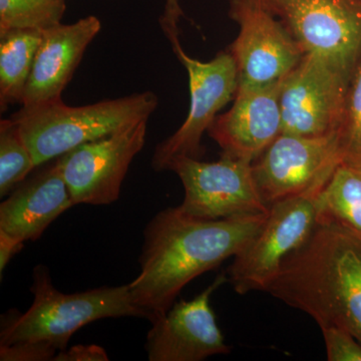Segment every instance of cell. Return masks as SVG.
Instances as JSON below:
<instances>
[{
    "mask_svg": "<svg viewBox=\"0 0 361 361\" xmlns=\"http://www.w3.org/2000/svg\"><path fill=\"white\" fill-rule=\"evenodd\" d=\"M268 213L203 220L167 208L145 228L140 274L130 283L133 301L151 323L174 305L188 283L234 258L260 231Z\"/></svg>",
    "mask_w": 361,
    "mask_h": 361,
    "instance_id": "obj_1",
    "label": "cell"
},
{
    "mask_svg": "<svg viewBox=\"0 0 361 361\" xmlns=\"http://www.w3.org/2000/svg\"><path fill=\"white\" fill-rule=\"evenodd\" d=\"M265 292L361 342V231L318 217L308 238L282 260Z\"/></svg>",
    "mask_w": 361,
    "mask_h": 361,
    "instance_id": "obj_2",
    "label": "cell"
},
{
    "mask_svg": "<svg viewBox=\"0 0 361 361\" xmlns=\"http://www.w3.org/2000/svg\"><path fill=\"white\" fill-rule=\"evenodd\" d=\"M33 302L25 313L11 310L1 317L0 345L20 341H45L59 351L78 329L104 318L137 317L148 320L133 301L130 285L104 286L66 294L52 283L44 265L33 269Z\"/></svg>",
    "mask_w": 361,
    "mask_h": 361,
    "instance_id": "obj_3",
    "label": "cell"
},
{
    "mask_svg": "<svg viewBox=\"0 0 361 361\" xmlns=\"http://www.w3.org/2000/svg\"><path fill=\"white\" fill-rule=\"evenodd\" d=\"M158 106V96L147 90L82 106L59 99L28 110L21 108L11 118L20 127L37 168L80 145L149 120Z\"/></svg>",
    "mask_w": 361,
    "mask_h": 361,
    "instance_id": "obj_4",
    "label": "cell"
},
{
    "mask_svg": "<svg viewBox=\"0 0 361 361\" xmlns=\"http://www.w3.org/2000/svg\"><path fill=\"white\" fill-rule=\"evenodd\" d=\"M325 184L316 185L269 207L260 231L235 256L228 268V281L237 293L265 292L282 260L314 229L318 196Z\"/></svg>",
    "mask_w": 361,
    "mask_h": 361,
    "instance_id": "obj_5",
    "label": "cell"
},
{
    "mask_svg": "<svg viewBox=\"0 0 361 361\" xmlns=\"http://www.w3.org/2000/svg\"><path fill=\"white\" fill-rule=\"evenodd\" d=\"M251 161L225 154L217 161L179 157L168 170L180 178L185 198L179 208L203 220L229 219L268 213L254 179Z\"/></svg>",
    "mask_w": 361,
    "mask_h": 361,
    "instance_id": "obj_6",
    "label": "cell"
},
{
    "mask_svg": "<svg viewBox=\"0 0 361 361\" xmlns=\"http://www.w3.org/2000/svg\"><path fill=\"white\" fill-rule=\"evenodd\" d=\"M171 45L189 77L190 109L177 132L157 145L152 159L156 172L168 170L169 164L179 157L200 158L204 133L238 90V71L229 51L220 52L212 61L203 63L191 58L180 39Z\"/></svg>",
    "mask_w": 361,
    "mask_h": 361,
    "instance_id": "obj_7",
    "label": "cell"
},
{
    "mask_svg": "<svg viewBox=\"0 0 361 361\" xmlns=\"http://www.w3.org/2000/svg\"><path fill=\"white\" fill-rule=\"evenodd\" d=\"M283 21L305 54L353 75L361 59V0H259Z\"/></svg>",
    "mask_w": 361,
    "mask_h": 361,
    "instance_id": "obj_8",
    "label": "cell"
},
{
    "mask_svg": "<svg viewBox=\"0 0 361 361\" xmlns=\"http://www.w3.org/2000/svg\"><path fill=\"white\" fill-rule=\"evenodd\" d=\"M343 157L339 130L313 137L281 133L252 164L261 198L270 207L325 184Z\"/></svg>",
    "mask_w": 361,
    "mask_h": 361,
    "instance_id": "obj_9",
    "label": "cell"
},
{
    "mask_svg": "<svg viewBox=\"0 0 361 361\" xmlns=\"http://www.w3.org/2000/svg\"><path fill=\"white\" fill-rule=\"evenodd\" d=\"M351 78L317 54H304L282 80V134L313 137L341 129Z\"/></svg>",
    "mask_w": 361,
    "mask_h": 361,
    "instance_id": "obj_10",
    "label": "cell"
},
{
    "mask_svg": "<svg viewBox=\"0 0 361 361\" xmlns=\"http://www.w3.org/2000/svg\"><path fill=\"white\" fill-rule=\"evenodd\" d=\"M229 16L240 28L229 51L238 71V87L279 82L300 63L302 47L259 0H230Z\"/></svg>",
    "mask_w": 361,
    "mask_h": 361,
    "instance_id": "obj_11",
    "label": "cell"
},
{
    "mask_svg": "<svg viewBox=\"0 0 361 361\" xmlns=\"http://www.w3.org/2000/svg\"><path fill=\"white\" fill-rule=\"evenodd\" d=\"M148 121L56 158L75 205H111L118 200L130 163L144 148Z\"/></svg>",
    "mask_w": 361,
    "mask_h": 361,
    "instance_id": "obj_12",
    "label": "cell"
},
{
    "mask_svg": "<svg viewBox=\"0 0 361 361\" xmlns=\"http://www.w3.org/2000/svg\"><path fill=\"white\" fill-rule=\"evenodd\" d=\"M226 282L223 273L198 296L174 303L152 323L145 348L149 361H201L230 353L210 306L211 295Z\"/></svg>",
    "mask_w": 361,
    "mask_h": 361,
    "instance_id": "obj_13",
    "label": "cell"
},
{
    "mask_svg": "<svg viewBox=\"0 0 361 361\" xmlns=\"http://www.w3.org/2000/svg\"><path fill=\"white\" fill-rule=\"evenodd\" d=\"M281 85L282 80L261 87H238L232 108L217 116L208 129L222 154L253 163L281 134Z\"/></svg>",
    "mask_w": 361,
    "mask_h": 361,
    "instance_id": "obj_14",
    "label": "cell"
},
{
    "mask_svg": "<svg viewBox=\"0 0 361 361\" xmlns=\"http://www.w3.org/2000/svg\"><path fill=\"white\" fill-rule=\"evenodd\" d=\"M102 23L90 16L71 25H59L42 32L21 108H37L61 99L87 47L101 32Z\"/></svg>",
    "mask_w": 361,
    "mask_h": 361,
    "instance_id": "obj_15",
    "label": "cell"
},
{
    "mask_svg": "<svg viewBox=\"0 0 361 361\" xmlns=\"http://www.w3.org/2000/svg\"><path fill=\"white\" fill-rule=\"evenodd\" d=\"M39 167L0 205V230L23 242L39 239L56 218L75 206L58 159Z\"/></svg>",
    "mask_w": 361,
    "mask_h": 361,
    "instance_id": "obj_16",
    "label": "cell"
},
{
    "mask_svg": "<svg viewBox=\"0 0 361 361\" xmlns=\"http://www.w3.org/2000/svg\"><path fill=\"white\" fill-rule=\"evenodd\" d=\"M39 30H13L0 35V109L23 103L42 39Z\"/></svg>",
    "mask_w": 361,
    "mask_h": 361,
    "instance_id": "obj_17",
    "label": "cell"
},
{
    "mask_svg": "<svg viewBox=\"0 0 361 361\" xmlns=\"http://www.w3.org/2000/svg\"><path fill=\"white\" fill-rule=\"evenodd\" d=\"M318 217L361 231V161L342 160L318 196Z\"/></svg>",
    "mask_w": 361,
    "mask_h": 361,
    "instance_id": "obj_18",
    "label": "cell"
},
{
    "mask_svg": "<svg viewBox=\"0 0 361 361\" xmlns=\"http://www.w3.org/2000/svg\"><path fill=\"white\" fill-rule=\"evenodd\" d=\"M32 154L18 123L0 122V196L7 197L35 170Z\"/></svg>",
    "mask_w": 361,
    "mask_h": 361,
    "instance_id": "obj_19",
    "label": "cell"
},
{
    "mask_svg": "<svg viewBox=\"0 0 361 361\" xmlns=\"http://www.w3.org/2000/svg\"><path fill=\"white\" fill-rule=\"evenodd\" d=\"M66 9V0H0V35L13 30H49L61 23Z\"/></svg>",
    "mask_w": 361,
    "mask_h": 361,
    "instance_id": "obj_20",
    "label": "cell"
},
{
    "mask_svg": "<svg viewBox=\"0 0 361 361\" xmlns=\"http://www.w3.org/2000/svg\"><path fill=\"white\" fill-rule=\"evenodd\" d=\"M339 132L343 160L361 161V59L349 82Z\"/></svg>",
    "mask_w": 361,
    "mask_h": 361,
    "instance_id": "obj_21",
    "label": "cell"
},
{
    "mask_svg": "<svg viewBox=\"0 0 361 361\" xmlns=\"http://www.w3.org/2000/svg\"><path fill=\"white\" fill-rule=\"evenodd\" d=\"M329 361H361V342L348 330L336 326L322 327Z\"/></svg>",
    "mask_w": 361,
    "mask_h": 361,
    "instance_id": "obj_22",
    "label": "cell"
},
{
    "mask_svg": "<svg viewBox=\"0 0 361 361\" xmlns=\"http://www.w3.org/2000/svg\"><path fill=\"white\" fill-rule=\"evenodd\" d=\"M59 350L45 341H20L9 345H0L1 361L54 360Z\"/></svg>",
    "mask_w": 361,
    "mask_h": 361,
    "instance_id": "obj_23",
    "label": "cell"
},
{
    "mask_svg": "<svg viewBox=\"0 0 361 361\" xmlns=\"http://www.w3.org/2000/svg\"><path fill=\"white\" fill-rule=\"evenodd\" d=\"M108 353L96 344H78L59 351L54 361H108Z\"/></svg>",
    "mask_w": 361,
    "mask_h": 361,
    "instance_id": "obj_24",
    "label": "cell"
},
{
    "mask_svg": "<svg viewBox=\"0 0 361 361\" xmlns=\"http://www.w3.org/2000/svg\"><path fill=\"white\" fill-rule=\"evenodd\" d=\"M180 1V0H165V7L160 18L161 30L170 44L180 39L179 23L184 16Z\"/></svg>",
    "mask_w": 361,
    "mask_h": 361,
    "instance_id": "obj_25",
    "label": "cell"
},
{
    "mask_svg": "<svg viewBox=\"0 0 361 361\" xmlns=\"http://www.w3.org/2000/svg\"><path fill=\"white\" fill-rule=\"evenodd\" d=\"M23 244H25V242L14 238V237L0 230V275H1V278L2 273L6 269L9 261L16 253L21 251V249L23 248Z\"/></svg>",
    "mask_w": 361,
    "mask_h": 361,
    "instance_id": "obj_26",
    "label": "cell"
}]
</instances>
